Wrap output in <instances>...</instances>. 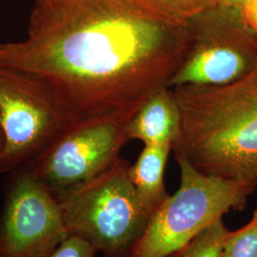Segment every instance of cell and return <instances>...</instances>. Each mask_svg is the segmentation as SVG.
<instances>
[{"instance_id": "6da1fadb", "label": "cell", "mask_w": 257, "mask_h": 257, "mask_svg": "<svg viewBox=\"0 0 257 257\" xmlns=\"http://www.w3.org/2000/svg\"><path fill=\"white\" fill-rule=\"evenodd\" d=\"M190 45L189 20L149 0H36L26 38L0 44V66L40 83L71 125L127 126Z\"/></svg>"}, {"instance_id": "7a4b0ae2", "label": "cell", "mask_w": 257, "mask_h": 257, "mask_svg": "<svg viewBox=\"0 0 257 257\" xmlns=\"http://www.w3.org/2000/svg\"><path fill=\"white\" fill-rule=\"evenodd\" d=\"M181 123L173 145L205 175L257 187V68L221 86L170 88Z\"/></svg>"}, {"instance_id": "3957f363", "label": "cell", "mask_w": 257, "mask_h": 257, "mask_svg": "<svg viewBox=\"0 0 257 257\" xmlns=\"http://www.w3.org/2000/svg\"><path fill=\"white\" fill-rule=\"evenodd\" d=\"M119 157L100 175L56 196L69 235L86 240L106 257H128L151 215Z\"/></svg>"}, {"instance_id": "277c9868", "label": "cell", "mask_w": 257, "mask_h": 257, "mask_svg": "<svg viewBox=\"0 0 257 257\" xmlns=\"http://www.w3.org/2000/svg\"><path fill=\"white\" fill-rule=\"evenodd\" d=\"M180 186L151 216L128 257H169L224 214L242 211L253 193L247 185L205 175L175 153Z\"/></svg>"}, {"instance_id": "5b68a950", "label": "cell", "mask_w": 257, "mask_h": 257, "mask_svg": "<svg viewBox=\"0 0 257 257\" xmlns=\"http://www.w3.org/2000/svg\"><path fill=\"white\" fill-rule=\"evenodd\" d=\"M191 45L169 88L221 86L257 68V33L238 7L217 2L189 20Z\"/></svg>"}, {"instance_id": "8992f818", "label": "cell", "mask_w": 257, "mask_h": 257, "mask_svg": "<svg viewBox=\"0 0 257 257\" xmlns=\"http://www.w3.org/2000/svg\"><path fill=\"white\" fill-rule=\"evenodd\" d=\"M0 122L4 136L0 173L27 165L71 126L40 83L27 74L2 66Z\"/></svg>"}, {"instance_id": "52a82bcc", "label": "cell", "mask_w": 257, "mask_h": 257, "mask_svg": "<svg viewBox=\"0 0 257 257\" xmlns=\"http://www.w3.org/2000/svg\"><path fill=\"white\" fill-rule=\"evenodd\" d=\"M128 141L126 126L115 121L77 123L22 168L58 196L106 171Z\"/></svg>"}, {"instance_id": "ba28073f", "label": "cell", "mask_w": 257, "mask_h": 257, "mask_svg": "<svg viewBox=\"0 0 257 257\" xmlns=\"http://www.w3.org/2000/svg\"><path fill=\"white\" fill-rule=\"evenodd\" d=\"M68 236L55 194L25 168L16 170L0 213V257H48Z\"/></svg>"}, {"instance_id": "9c48e42d", "label": "cell", "mask_w": 257, "mask_h": 257, "mask_svg": "<svg viewBox=\"0 0 257 257\" xmlns=\"http://www.w3.org/2000/svg\"><path fill=\"white\" fill-rule=\"evenodd\" d=\"M181 123L180 110L170 88L152 96L126 126L128 141L145 145H174Z\"/></svg>"}, {"instance_id": "30bf717a", "label": "cell", "mask_w": 257, "mask_h": 257, "mask_svg": "<svg viewBox=\"0 0 257 257\" xmlns=\"http://www.w3.org/2000/svg\"><path fill=\"white\" fill-rule=\"evenodd\" d=\"M173 146L145 145L128 174L143 207L152 216L170 196L166 191L164 171Z\"/></svg>"}, {"instance_id": "8fae6325", "label": "cell", "mask_w": 257, "mask_h": 257, "mask_svg": "<svg viewBox=\"0 0 257 257\" xmlns=\"http://www.w3.org/2000/svg\"><path fill=\"white\" fill-rule=\"evenodd\" d=\"M230 230L221 218L195 235L173 257H221Z\"/></svg>"}, {"instance_id": "7c38bea8", "label": "cell", "mask_w": 257, "mask_h": 257, "mask_svg": "<svg viewBox=\"0 0 257 257\" xmlns=\"http://www.w3.org/2000/svg\"><path fill=\"white\" fill-rule=\"evenodd\" d=\"M221 257H257V218L235 231H230L225 240Z\"/></svg>"}, {"instance_id": "4fadbf2b", "label": "cell", "mask_w": 257, "mask_h": 257, "mask_svg": "<svg viewBox=\"0 0 257 257\" xmlns=\"http://www.w3.org/2000/svg\"><path fill=\"white\" fill-rule=\"evenodd\" d=\"M155 3L166 12L180 19L190 20L194 16L202 12L213 0H149Z\"/></svg>"}, {"instance_id": "5bb4252c", "label": "cell", "mask_w": 257, "mask_h": 257, "mask_svg": "<svg viewBox=\"0 0 257 257\" xmlns=\"http://www.w3.org/2000/svg\"><path fill=\"white\" fill-rule=\"evenodd\" d=\"M92 245L75 235H69L48 257H94Z\"/></svg>"}, {"instance_id": "9a60e30c", "label": "cell", "mask_w": 257, "mask_h": 257, "mask_svg": "<svg viewBox=\"0 0 257 257\" xmlns=\"http://www.w3.org/2000/svg\"><path fill=\"white\" fill-rule=\"evenodd\" d=\"M241 11L250 27L257 33V0H242Z\"/></svg>"}, {"instance_id": "2e32d148", "label": "cell", "mask_w": 257, "mask_h": 257, "mask_svg": "<svg viewBox=\"0 0 257 257\" xmlns=\"http://www.w3.org/2000/svg\"><path fill=\"white\" fill-rule=\"evenodd\" d=\"M214 2L225 4V5H230V6H235L241 9L242 5V0H213Z\"/></svg>"}, {"instance_id": "e0dca14e", "label": "cell", "mask_w": 257, "mask_h": 257, "mask_svg": "<svg viewBox=\"0 0 257 257\" xmlns=\"http://www.w3.org/2000/svg\"><path fill=\"white\" fill-rule=\"evenodd\" d=\"M4 145V136H3V131H2V127H1V122H0V152L3 148Z\"/></svg>"}, {"instance_id": "ac0fdd59", "label": "cell", "mask_w": 257, "mask_h": 257, "mask_svg": "<svg viewBox=\"0 0 257 257\" xmlns=\"http://www.w3.org/2000/svg\"><path fill=\"white\" fill-rule=\"evenodd\" d=\"M252 217H253V218H257V206L256 209H255V211H254L253 214H252Z\"/></svg>"}, {"instance_id": "d6986e66", "label": "cell", "mask_w": 257, "mask_h": 257, "mask_svg": "<svg viewBox=\"0 0 257 257\" xmlns=\"http://www.w3.org/2000/svg\"><path fill=\"white\" fill-rule=\"evenodd\" d=\"M169 257H173V255H171V256H169Z\"/></svg>"}]
</instances>
